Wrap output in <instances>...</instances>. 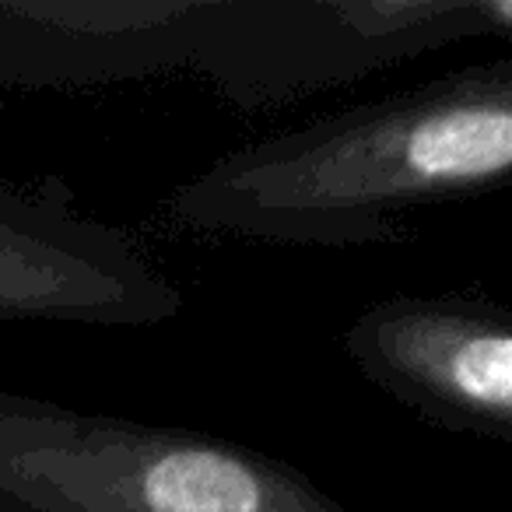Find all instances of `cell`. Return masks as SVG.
Listing matches in <instances>:
<instances>
[{"label": "cell", "instance_id": "4", "mask_svg": "<svg viewBox=\"0 0 512 512\" xmlns=\"http://www.w3.org/2000/svg\"><path fill=\"white\" fill-rule=\"evenodd\" d=\"M183 292L127 232L0 186V320L155 327Z\"/></svg>", "mask_w": 512, "mask_h": 512}, {"label": "cell", "instance_id": "3", "mask_svg": "<svg viewBox=\"0 0 512 512\" xmlns=\"http://www.w3.org/2000/svg\"><path fill=\"white\" fill-rule=\"evenodd\" d=\"M369 383L449 432L512 442V320L463 295L372 302L341 337Z\"/></svg>", "mask_w": 512, "mask_h": 512}, {"label": "cell", "instance_id": "2", "mask_svg": "<svg viewBox=\"0 0 512 512\" xmlns=\"http://www.w3.org/2000/svg\"><path fill=\"white\" fill-rule=\"evenodd\" d=\"M0 512H348L242 442L0 390Z\"/></svg>", "mask_w": 512, "mask_h": 512}, {"label": "cell", "instance_id": "1", "mask_svg": "<svg viewBox=\"0 0 512 512\" xmlns=\"http://www.w3.org/2000/svg\"><path fill=\"white\" fill-rule=\"evenodd\" d=\"M512 172V60L474 64L232 151L169 200L183 225L281 246H372L411 207Z\"/></svg>", "mask_w": 512, "mask_h": 512}]
</instances>
